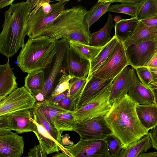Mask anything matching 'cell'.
<instances>
[{
  "instance_id": "cell-1",
  "label": "cell",
  "mask_w": 157,
  "mask_h": 157,
  "mask_svg": "<svg viewBox=\"0 0 157 157\" xmlns=\"http://www.w3.org/2000/svg\"><path fill=\"white\" fill-rule=\"evenodd\" d=\"M136 104L128 95L116 100L105 115L113 134L121 141L122 148L148 135V130L139 121Z\"/></svg>"
},
{
  "instance_id": "cell-2",
  "label": "cell",
  "mask_w": 157,
  "mask_h": 157,
  "mask_svg": "<svg viewBox=\"0 0 157 157\" xmlns=\"http://www.w3.org/2000/svg\"><path fill=\"white\" fill-rule=\"evenodd\" d=\"M38 0L12 3L4 13L2 30L0 33V53L8 59L24 45L30 14Z\"/></svg>"
},
{
  "instance_id": "cell-3",
  "label": "cell",
  "mask_w": 157,
  "mask_h": 157,
  "mask_svg": "<svg viewBox=\"0 0 157 157\" xmlns=\"http://www.w3.org/2000/svg\"><path fill=\"white\" fill-rule=\"evenodd\" d=\"M88 11L81 5L65 9L36 37L42 36L55 41L66 38L90 45L91 33L85 21Z\"/></svg>"
},
{
  "instance_id": "cell-4",
  "label": "cell",
  "mask_w": 157,
  "mask_h": 157,
  "mask_svg": "<svg viewBox=\"0 0 157 157\" xmlns=\"http://www.w3.org/2000/svg\"><path fill=\"white\" fill-rule=\"evenodd\" d=\"M56 41L42 36L29 38L17 57V65L28 73L45 69L56 52Z\"/></svg>"
},
{
  "instance_id": "cell-5",
  "label": "cell",
  "mask_w": 157,
  "mask_h": 157,
  "mask_svg": "<svg viewBox=\"0 0 157 157\" xmlns=\"http://www.w3.org/2000/svg\"><path fill=\"white\" fill-rule=\"evenodd\" d=\"M53 3L52 9L49 13H45L41 6L42 0H39L36 6L30 13L27 25L26 35L29 38L36 36L52 23L65 10V6L69 0H58Z\"/></svg>"
},
{
  "instance_id": "cell-6",
  "label": "cell",
  "mask_w": 157,
  "mask_h": 157,
  "mask_svg": "<svg viewBox=\"0 0 157 157\" xmlns=\"http://www.w3.org/2000/svg\"><path fill=\"white\" fill-rule=\"evenodd\" d=\"M72 131L79 134L80 140H104L109 136L113 134L105 115L77 122Z\"/></svg>"
},
{
  "instance_id": "cell-7",
  "label": "cell",
  "mask_w": 157,
  "mask_h": 157,
  "mask_svg": "<svg viewBox=\"0 0 157 157\" xmlns=\"http://www.w3.org/2000/svg\"><path fill=\"white\" fill-rule=\"evenodd\" d=\"M112 82L86 104L73 111L77 122L105 115L108 112L111 106L109 98Z\"/></svg>"
},
{
  "instance_id": "cell-8",
  "label": "cell",
  "mask_w": 157,
  "mask_h": 157,
  "mask_svg": "<svg viewBox=\"0 0 157 157\" xmlns=\"http://www.w3.org/2000/svg\"><path fill=\"white\" fill-rule=\"evenodd\" d=\"M128 65L125 49L118 41L110 56L92 76L104 79L113 78Z\"/></svg>"
},
{
  "instance_id": "cell-9",
  "label": "cell",
  "mask_w": 157,
  "mask_h": 157,
  "mask_svg": "<svg viewBox=\"0 0 157 157\" xmlns=\"http://www.w3.org/2000/svg\"><path fill=\"white\" fill-rule=\"evenodd\" d=\"M36 101L24 86L19 87L0 103V116L25 109H31Z\"/></svg>"
},
{
  "instance_id": "cell-10",
  "label": "cell",
  "mask_w": 157,
  "mask_h": 157,
  "mask_svg": "<svg viewBox=\"0 0 157 157\" xmlns=\"http://www.w3.org/2000/svg\"><path fill=\"white\" fill-rule=\"evenodd\" d=\"M129 65L134 68L147 67L157 53V40L130 45L125 49Z\"/></svg>"
},
{
  "instance_id": "cell-11",
  "label": "cell",
  "mask_w": 157,
  "mask_h": 157,
  "mask_svg": "<svg viewBox=\"0 0 157 157\" xmlns=\"http://www.w3.org/2000/svg\"><path fill=\"white\" fill-rule=\"evenodd\" d=\"M69 40L63 38L56 41V51L52 62L48 66L49 72L42 93L45 99L50 96L57 77L64 68L65 56L69 47Z\"/></svg>"
},
{
  "instance_id": "cell-12",
  "label": "cell",
  "mask_w": 157,
  "mask_h": 157,
  "mask_svg": "<svg viewBox=\"0 0 157 157\" xmlns=\"http://www.w3.org/2000/svg\"><path fill=\"white\" fill-rule=\"evenodd\" d=\"M69 157H109L104 140L80 139L76 144L64 146Z\"/></svg>"
},
{
  "instance_id": "cell-13",
  "label": "cell",
  "mask_w": 157,
  "mask_h": 157,
  "mask_svg": "<svg viewBox=\"0 0 157 157\" xmlns=\"http://www.w3.org/2000/svg\"><path fill=\"white\" fill-rule=\"evenodd\" d=\"M140 82L135 68L129 65L125 67L112 82L110 104L111 105L116 100L127 94L131 87Z\"/></svg>"
},
{
  "instance_id": "cell-14",
  "label": "cell",
  "mask_w": 157,
  "mask_h": 157,
  "mask_svg": "<svg viewBox=\"0 0 157 157\" xmlns=\"http://www.w3.org/2000/svg\"><path fill=\"white\" fill-rule=\"evenodd\" d=\"M31 109H25L12 113L9 115V121L10 130L17 133L33 132L35 134L36 127L33 122Z\"/></svg>"
},
{
  "instance_id": "cell-15",
  "label": "cell",
  "mask_w": 157,
  "mask_h": 157,
  "mask_svg": "<svg viewBox=\"0 0 157 157\" xmlns=\"http://www.w3.org/2000/svg\"><path fill=\"white\" fill-rule=\"evenodd\" d=\"M24 147L22 136L11 131L0 135V157H20Z\"/></svg>"
},
{
  "instance_id": "cell-16",
  "label": "cell",
  "mask_w": 157,
  "mask_h": 157,
  "mask_svg": "<svg viewBox=\"0 0 157 157\" xmlns=\"http://www.w3.org/2000/svg\"><path fill=\"white\" fill-rule=\"evenodd\" d=\"M113 78L104 79L94 76L87 78L84 88L76 101L75 110L82 107L98 95Z\"/></svg>"
},
{
  "instance_id": "cell-17",
  "label": "cell",
  "mask_w": 157,
  "mask_h": 157,
  "mask_svg": "<svg viewBox=\"0 0 157 157\" xmlns=\"http://www.w3.org/2000/svg\"><path fill=\"white\" fill-rule=\"evenodd\" d=\"M63 66H65L69 75L78 78H87L89 72L90 61L80 57L69 47Z\"/></svg>"
},
{
  "instance_id": "cell-18",
  "label": "cell",
  "mask_w": 157,
  "mask_h": 157,
  "mask_svg": "<svg viewBox=\"0 0 157 157\" xmlns=\"http://www.w3.org/2000/svg\"><path fill=\"white\" fill-rule=\"evenodd\" d=\"M157 90H152L140 82L131 87L127 94L136 104L157 105Z\"/></svg>"
},
{
  "instance_id": "cell-19",
  "label": "cell",
  "mask_w": 157,
  "mask_h": 157,
  "mask_svg": "<svg viewBox=\"0 0 157 157\" xmlns=\"http://www.w3.org/2000/svg\"><path fill=\"white\" fill-rule=\"evenodd\" d=\"M156 40H157V26H148L139 21L132 35L122 44L125 49L132 44Z\"/></svg>"
},
{
  "instance_id": "cell-20",
  "label": "cell",
  "mask_w": 157,
  "mask_h": 157,
  "mask_svg": "<svg viewBox=\"0 0 157 157\" xmlns=\"http://www.w3.org/2000/svg\"><path fill=\"white\" fill-rule=\"evenodd\" d=\"M136 110L139 121L147 130L157 126V105L136 104Z\"/></svg>"
},
{
  "instance_id": "cell-21",
  "label": "cell",
  "mask_w": 157,
  "mask_h": 157,
  "mask_svg": "<svg viewBox=\"0 0 157 157\" xmlns=\"http://www.w3.org/2000/svg\"><path fill=\"white\" fill-rule=\"evenodd\" d=\"M31 110L34 121L44 128L58 143L62 152L67 155L66 150L62 142L60 132L51 125L41 111L35 105Z\"/></svg>"
},
{
  "instance_id": "cell-22",
  "label": "cell",
  "mask_w": 157,
  "mask_h": 157,
  "mask_svg": "<svg viewBox=\"0 0 157 157\" xmlns=\"http://www.w3.org/2000/svg\"><path fill=\"white\" fill-rule=\"evenodd\" d=\"M113 26L112 16L109 13L108 19L104 26L98 31L91 34L90 45L102 47L107 44L112 38L111 36V32Z\"/></svg>"
},
{
  "instance_id": "cell-23",
  "label": "cell",
  "mask_w": 157,
  "mask_h": 157,
  "mask_svg": "<svg viewBox=\"0 0 157 157\" xmlns=\"http://www.w3.org/2000/svg\"><path fill=\"white\" fill-rule=\"evenodd\" d=\"M6 69L0 75V96L6 97L18 88L17 78L8 59Z\"/></svg>"
},
{
  "instance_id": "cell-24",
  "label": "cell",
  "mask_w": 157,
  "mask_h": 157,
  "mask_svg": "<svg viewBox=\"0 0 157 157\" xmlns=\"http://www.w3.org/2000/svg\"><path fill=\"white\" fill-rule=\"evenodd\" d=\"M118 41L114 36L110 41L104 46L95 58L90 61L87 79L90 78L106 60L113 51Z\"/></svg>"
},
{
  "instance_id": "cell-25",
  "label": "cell",
  "mask_w": 157,
  "mask_h": 157,
  "mask_svg": "<svg viewBox=\"0 0 157 157\" xmlns=\"http://www.w3.org/2000/svg\"><path fill=\"white\" fill-rule=\"evenodd\" d=\"M45 72L38 70L28 74L25 78L24 87L33 97L42 92L45 81Z\"/></svg>"
},
{
  "instance_id": "cell-26",
  "label": "cell",
  "mask_w": 157,
  "mask_h": 157,
  "mask_svg": "<svg viewBox=\"0 0 157 157\" xmlns=\"http://www.w3.org/2000/svg\"><path fill=\"white\" fill-rule=\"evenodd\" d=\"M139 21L136 17L121 19L115 23V35L118 40L123 43L133 33Z\"/></svg>"
},
{
  "instance_id": "cell-27",
  "label": "cell",
  "mask_w": 157,
  "mask_h": 157,
  "mask_svg": "<svg viewBox=\"0 0 157 157\" xmlns=\"http://www.w3.org/2000/svg\"><path fill=\"white\" fill-rule=\"evenodd\" d=\"M152 147L148 135L139 140L132 143L124 148H122L117 157H138Z\"/></svg>"
},
{
  "instance_id": "cell-28",
  "label": "cell",
  "mask_w": 157,
  "mask_h": 157,
  "mask_svg": "<svg viewBox=\"0 0 157 157\" xmlns=\"http://www.w3.org/2000/svg\"><path fill=\"white\" fill-rule=\"evenodd\" d=\"M37 132L35 134L39 144L44 149L47 155L61 151L60 147L56 140L41 125L35 122Z\"/></svg>"
},
{
  "instance_id": "cell-29",
  "label": "cell",
  "mask_w": 157,
  "mask_h": 157,
  "mask_svg": "<svg viewBox=\"0 0 157 157\" xmlns=\"http://www.w3.org/2000/svg\"><path fill=\"white\" fill-rule=\"evenodd\" d=\"M116 0H99L89 10L85 17V21L88 28L96 22L101 17L107 12L110 5L116 2Z\"/></svg>"
},
{
  "instance_id": "cell-30",
  "label": "cell",
  "mask_w": 157,
  "mask_h": 157,
  "mask_svg": "<svg viewBox=\"0 0 157 157\" xmlns=\"http://www.w3.org/2000/svg\"><path fill=\"white\" fill-rule=\"evenodd\" d=\"M69 47L78 56L85 59L91 61L103 48L87 45L80 42L69 40Z\"/></svg>"
},
{
  "instance_id": "cell-31",
  "label": "cell",
  "mask_w": 157,
  "mask_h": 157,
  "mask_svg": "<svg viewBox=\"0 0 157 157\" xmlns=\"http://www.w3.org/2000/svg\"><path fill=\"white\" fill-rule=\"evenodd\" d=\"M35 105L41 111L48 122L54 127V121L56 117L61 113L68 111L46 100L36 102Z\"/></svg>"
},
{
  "instance_id": "cell-32",
  "label": "cell",
  "mask_w": 157,
  "mask_h": 157,
  "mask_svg": "<svg viewBox=\"0 0 157 157\" xmlns=\"http://www.w3.org/2000/svg\"><path fill=\"white\" fill-rule=\"evenodd\" d=\"M76 122L73 111H68L61 113L56 117L54 126L62 133L64 131H72Z\"/></svg>"
},
{
  "instance_id": "cell-33",
  "label": "cell",
  "mask_w": 157,
  "mask_h": 157,
  "mask_svg": "<svg viewBox=\"0 0 157 157\" xmlns=\"http://www.w3.org/2000/svg\"><path fill=\"white\" fill-rule=\"evenodd\" d=\"M144 0L139 3H122L110 5L107 12L123 13L136 17Z\"/></svg>"
},
{
  "instance_id": "cell-34",
  "label": "cell",
  "mask_w": 157,
  "mask_h": 157,
  "mask_svg": "<svg viewBox=\"0 0 157 157\" xmlns=\"http://www.w3.org/2000/svg\"><path fill=\"white\" fill-rule=\"evenodd\" d=\"M157 17V0H144L136 17L139 21Z\"/></svg>"
},
{
  "instance_id": "cell-35",
  "label": "cell",
  "mask_w": 157,
  "mask_h": 157,
  "mask_svg": "<svg viewBox=\"0 0 157 157\" xmlns=\"http://www.w3.org/2000/svg\"><path fill=\"white\" fill-rule=\"evenodd\" d=\"M87 81V78H73L70 81L69 89V97L76 102L81 94Z\"/></svg>"
},
{
  "instance_id": "cell-36",
  "label": "cell",
  "mask_w": 157,
  "mask_h": 157,
  "mask_svg": "<svg viewBox=\"0 0 157 157\" xmlns=\"http://www.w3.org/2000/svg\"><path fill=\"white\" fill-rule=\"evenodd\" d=\"M135 69L140 82L143 85L152 90L157 89V83L153 79L148 67H140Z\"/></svg>"
},
{
  "instance_id": "cell-37",
  "label": "cell",
  "mask_w": 157,
  "mask_h": 157,
  "mask_svg": "<svg viewBox=\"0 0 157 157\" xmlns=\"http://www.w3.org/2000/svg\"><path fill=\"white\" fill-rule=\"evenodd\" d=\"M104 140L107 145L109 157H117L122 148L120 140L113 134L108 136Z\"/></svg>"
},
{
  "instance_id": "cell-38",
  "label": "cell",
  "mask_w": 157,
  "mask_h": 157,
  "mask_svg": "<svg viewBox=\"0 0 157 157\" xmlns=\"http://www.w3.org/2000/svg\"><path fill=\"white\" fill-rule=\"evenodd\" d=\"M73 78L68 74L63 75L59 80L57 85L48 97L56 96L69 89L70 81Z\"/></svg>"
},
{
  "instance_id": "cell-39",
  "label": "cell",
  "mask_w": 157,
  "mask_h": 157,
  "mask_svg": "<svg viewBox=\"0 0 157 157\" xmlns=\"http://www.w3.org/2000/svg\"><path fill=\"white\" fill-rule=\"evenodd\" d=\"M75 104L76 102L68 97L59 101L55 104L67 111H74Z\"/></svg>"
},
{
  "instance_id": "cell-40",
  "label": "cell",
  "mask_w": 157,
  "mask_h": 157,
  "mask_svg": "<svg viewBox=\"0 0 157 157\" xmlns=\"http://www.w3.org/2000/svg\"><path fill=\"white\" fill-rule=\"evenodd\" d=\"M28 153L29 157H47L46 151L39 144L30 149Z\"/></svg>"
},
{
  "instance_id": "cell-41",
  "label": "cell",
  "mask_w": 157,
  "mask_h": 157,
  "mask_svg": "<svg viewBox=\"0 0 157 157\" xmlns=\"http://www.w3.org/2000/svg\"><path fill=\"white\" fill-rule=\"evenodd\" d=\"M9 115L0 116V135L11 132L9 127Z\"/></svg>"
},
{
  "instance_id": "cell-42",
  "label": "cell",
  "mask_w": 157,
  "mask_h": 157,
  "mask_svg": "<svg viewBox=\"0 0 157 157\" xmlns=\"http://www.w3.org/2000/svg\"><path fill=\"white\" fill-rule=\"evenodd\" d=\"M157 126L149 130L148 135L150 137L151 147L157 150Z\"/></svg>"
},
{
  "instance_id": "cell-43",
  "label": "cell",
  "mask_w": 157,
  "mask_h": 157,
  "mask_svg": "<svg viewBox=\"0 0 157 157\" xmlns=\"http://www.w3.org/2000/svg\"><path fill=\"white\" fill-rule=\"evenodd\" d=\"M68 97H69V89L56 96L48 97L45 98V100L56 104L59 101Z\"/></svg>"
},
{
  "instance_id": "cell-44",
  "label": "cell",
  "mask_w": 157,
  "mask_h": 157,
  "mask_svg": "<svg viewBox=\"0 0 157 157\" xmlns=\"http://www.w3.org/2000/svg\"><path fill=\"white\" fill-rule=\"evenodd\" d=\"M144 24L150 26H157V17L140 21Z\"/></svg>"
},
{
  "instance_id": "cell-45",
  "label": "cell",
  "mask_w": 157,
  "mask_h": 157,
  "mask_svg": "<svg viewBox=\"0 0 157 157\" xmlns=\"http://www.w3.org/2000/svg\"><path fill=\"white\" fill-rule=\"evenodd\" d=\"M154 81L157 83V68L149 67Z\"/></svg>"
},
{
  "instance_id": "cell-46",
  "label": "cell",
  "mask_w": 157,
  "mask_h": 157,
  "mask_svg": "<svg viewBox=\"0 0 157 157\" xmlns=\"http://www.w3.org/2000/svg\"><path fill=\"white\" fill-rule=\"evenodd\" d=\"M147 67L157 68V53L154 55Z\"/></svg>"
},
{
  "instance_id": "cell-47",
  "label": "cell",
  "mask_w": 157,
  "mask_h": 157,
  "mask_svg": "<svg viewBox=\"0 0 157 157\" xmlns=\"http://www.w3.org/2000/svg\"><path fill=\"white\" fill-rule=\"evenodd\" d=\"M14 0H0V9L3 8L4 7L10 5L13 3Z\"/></svg>"
},
{
  "instance_id": "cell-48",
  "label": "cell",
  "mask_w": 157,
  "mask_h": 157,
  "mask_svg": "<svg viewBox=\"0 0 157 157\" xmlns=\"http://www.w3.org/2000/svg\"><path fill=\"white\" fill-rule=\"evenodd\" d=\"M34 98L36 100V102H42L44 101L45 99L44 96L41 92L38 93Z\"/></svg>"
},
{
  "instance_id": "cell-49",
  "label": "cell",
  "mask_w": 157,
  "mask_h": 157,
  "mask_svg": "<svg viewBox=\"0 0 157 157\" xmlns=\"http://www.w3.org/2000/svg\"><path fill=\"white\" fill-rule=\"evenodd\" d=\"M143 0H116V2L122 3H139L141 2Z\"/></svg>"
},
{
  "instance_id": "cell-50",
  "label": "cell",
  "mask_w": 157,
  "mask_h": 157,
  "mask_svg": "<svg viewBox=\"0 0 157 157\" xmlns=\"http://www.w3.org/2000/svg\"><path fill=\"white\" fill-rule=\"evenodd\" d=\"M52 157H69L64 153L61 152L58 153L53 155Z\"/></svg>"
},
{
  "instance_id": "cell-51",
  "label": "cell",
  "mask_w": 157,
  "mask_h": 157,
  "mask_svg": "<svg viewBox=\"0 0 157 157\" xmlns=\"http://www.w3.org/2000/svg\"><path fill=\"white\" fill-rule=\"evenodd\" d=\"M6 66L7 64L6 63L4 64L0 65V75L5 70Z\"/></svg>"
},
{
  "instance_id": "cell-52",
  "label": "cell",
  "mask_w": 157,
  "mask_h": 157,
  "mask_svg": "<svg viewBox=\"0 0 157 157\" xmlns=\"http://www.w3.org/2000/svg\"><path fill=\"white\" fill-rule=\"evenodd\" d=\"M121 19V17L120 16H116L114 18V20L116 23L120 21Z\"/></svg>"
},
{
  "instance_id": "cell-53",
  "label": "cell",
  "mask_w": 157,
  "mask_h": 157,
  "mask_svg": "<svg viewBox=\"0 0 157 157\" xmlns=\"http://www.w3.org/2000/svg\"><path fill=\"white\" fill-rule=\"evenodd\" d=\"M6 97L0 96V103Z\"/></svg>"
},
{
  "instance_id": "cell-54",
  "label": "cell",
  "mask_w": 157,
  "mask_h": 157,
  "mask_svg": "<svg viewBox=\"0 0 157 157\" xmlns=\"http://www.w3.org/2000/svg\"><path fill=\"white\" fill-rule=\"evenodd\" d=\"M29 157V156H26L25 157Z\"/></svg>"
}]
</instances>
